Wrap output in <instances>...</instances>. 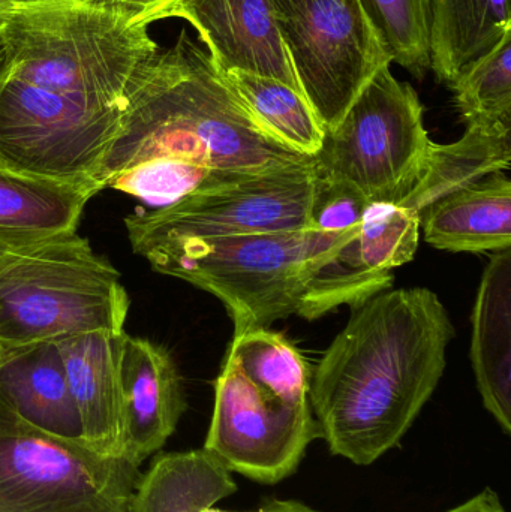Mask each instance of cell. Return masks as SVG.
Wrapping results in <instances>:
<instances>
[{
  "mask_svg": "<svg viewBox=\"0 0 511 512\" xmlns=\"http://www.w3.org/2000/svg\"><path fill=\"white\" fill-rule=\"evenodd\" d=\"M315 164L270 137L185 30L135 77L93 180L167 207L198 192Z\"/></svg>",
  "mask_w": 511,
  "mask_h": 512,
  "instance_id": "cell-1",
  "label": "cell"
},
{
  "mask_svg": "<svg viewBox=\"0 0 511 512\" xmlns=\"http://www.w3.org/2000/svg\"><path fill=\"white\" fill-rule=\"evenodd\" d=\"M453 337L428 288L386 289L353 307L309 385L330 453L369 466L398 447L437 390Z\"/></svg>",
  "mask_w": 511,
  "mask_h": 512,
  "instance_id": "cell-2",
  "label": "cell"
},
{
  "mask_svg": "<svg viewBox=\"0 0 511 512\" xmlns=\"http://www.w3.org/2000/svg\"><path fill=\"white\" fill-rule=\"evenodd\" d=\"M0 29L9 74L111 110L125 108L135 77L161 50L149 24L95 0L12 5Z\"/></svg>",
  "mask_w": 511,
  "mask_h": 512,
  "instance_id": "cell-3",
  "label": "cell"
},
{
  "mask_svg": "<svg viewBox=\"0 0 511 512\" xmlns=\"http://www.w3.org/2000/svg\"><path fill=\"white\" fill-rule=\"evenodd\" d=\"M128 310L119 271L77 231L0 255V346L122 333Z\"/></svg>",
  "mask_w": 511,
  "mask_h": 512,
  "instance_id": "cell-4",
  "label": "cell"
},
{
  "mask_svg": "<svg viewBox=\"0 0 511 512\" xmlns=\"http://www.w3.org/2000/svg\"><path fill=\"white\" fill-rule=\"evenodd\" d=\"M153 270L222 301L234 334L299 312L306 286V228L156 243L134 249Z\"/></svg>",
  "mask_w": 511,
  "mask_h": 512,
  "instance_id": "cell-5",
  "label": "cell"
},
{
  "mask_svg": "<svg viewBox=\"0 0 511 512\" xmlns=\"http://www.w3.org/2000/svg\"><path fill=\"white\" fill-rule=\"evenodd\" d=\"M431 144L419 95L387 65L341 122L324 131L315 170L318 177L353 186L369 203L399 204L419 180Z\"/></svg>",
  "mask_w": 511,
  "mask_h": 512,
  "instance_id": "cell-6",
  "label": "cell"
},
{
  "mask_svg": "<svg viewBox=\"0 0 511 512\" xmlns=\"http://www.w3.org/2000/svg\"><path fill=\"white\" fill-rule=\"evenodd\" d=\"M140 466L18 417L0 397V512H129Z\"/></svg>",
  "mask_w": 511,
  "mask_h": 512,
  "instance_id": "cell-7",
  "label": "cell"
},
{
  "mask_svg": "<svg viewBox=\"0 0 511 512\" xmlns=\"http://www.w3.org/2000/svg\"><path fill=\"white\" fill-rule=\"evenodd\" d=\"M303 95L324 131L341 122L389 53L359 0H272Z\"/></svg>",
  "mask_w": 511,
  "mask_h": 512,
  "instance_id": "cell-8",
  "label": "cell"
},
{
  "mask_svg": "<svg viewBox=\"0 0 511 512\" xmlns=\"http://www.w3.org/2000/svg\"><path fill=\"white\" fill-rule=\"evenodd\" d=\"M315 164L260 174L126 216L132 251L156 243L309 228Z\"/></svg>",
  "mask_w": 511,
  "mask_h": 512,
  "instance_id": "cell-9",
  "label": "cell"
},
{
  "mask_svg": "<svg viewBox=\"0 0 511 512\" xmlns=\"http://www.w3.org/2000/svg\"><path fill=\"white\" fill-rule=\"evenodd\" d=\"M123 110L96 107L8 74L0 83V162L51 179L93 180Z\"/></svg>",
  "mask_w": 511,
  "mask_h": 512,
  "instance_id": "cell-10",
  "label": "cell"
},
{
  "mask_svg": "<svg viewBox=\"0 0 511 512\" xmlns=\"http://www.w3.org/2000/svg\"><path fill=\"white\" fill-rule=\"evenodd\" d=\"M318 438L311 403L293 405L261 390L225 358L204 450L228 471L261 484L279 483L297 471Z\"/></svg>",
  "mask_w": 511,
  "mask_h": 512,
  "instance_id": "cell-11",
  "label": "cell"
},
{
  "mask_svg": "<svg viewBox=\"0 0 511 512\" xmlns=\"http://www.w3.org/2000/svg\"><path fill=\"white\" fill-rule=\"evenodd\" d=\"M164 18L188 21L222 72H252L302 92L272 0H176L162 12Z\"/></svg>",
  "mask_w": 511,
  "mask_h": 512,
  "instance_id": "cell-12",
  "label": "cell"
},
{
  "mask_svg": "<svg viewBox=\"0 0 511 512\" xmlns=\"http://www.w3.org/2000/svg\"><path fill=\"white\" fill-rule=\"evenodd\" d=\"M122 385L123 457L141 466L164 448L185 414L182 375L167 348L126 334Z\"/></svg>",
  "mask_w": 511,
  "mask_h": 512,
  "instance_id": "cell-13",
  "label": "cell"
},
{
  "mask_svg": "<svg viewBox=\"0 0 511 512\" xmlns=\"http://www.w3.org/2000/svg\"><path fill=\"white\" fill-rule=\"evenodd\" d=\"M126 333L80 334L59 340L83 441L104 456L123 457L122 351Z\"/></svg>",
  "mask_w": 511,
  "mask_h": 512,
  "instance_id": "cell-14",
  "label": "cell"
},
{
  "mask_svg": "<svg viewBox=\"0 0 511 512\" xmlns=\"http://www.w3.org/2000/svg\"><path fill=\"white\" fill-rule=\"evenodd\" d=\"M0 397L36 429L83 439L80 414L56 342L0 346Z\"/></svg>",
  "mask_w": 511,
  "mask_h": 512,
  "instance_id": "cell-15",
  "label": "cell"
},
{
  "mask_svg": "<svg viewBox=\"0 0 511 512\" xmlns=\"http://www.w3.org/2000/svg\"><path fill=\"white\" fill-rule=\"evenodd\" d=\"M93 180H60L14 170L0 162V245L20 248L75 233Z\"/></svg>",
  "mask_w": 511,
  "mask_h": 512,
  "instance_id": "cell-16",
  "label": "cell"
},
{
  "mask_svg": "<svg viewBox=\"0 0 511 512\" xmlns=\"http://www.w3.org/2000/svg\"><path fill=\"white\" fill-rule=\"evenodd\" d=\"M471 363L483 405L511 433V249L489 259L473 310Z\"/></svg>",
  "mask_w": 511,
  "mask_h": 512,
  "instance_id": "cell-17",
  "label": "cell"
},
{
  "mask_svg": "<svg viewBox=\"0 0 511 512\" xmlns=\"http://www.w3.org/2000/svg\"><path fill=\"white\" fill-rule=\"evenodd\" d=\"M429 245L449 252L511 248V182L495 173L432 204L422 216Z\"/></svg>",
  "mask_w": 511,
  "mask_h": 512,
  "instance_id": "cell-18",
  "label": "cell"
},
{
  "mask_svg": "<svg viewBox=\"0 0 511 512\" xmlns=\"http://www.w3.org/2000/svg\"><path fill=\"white\" fill-rule=\"evenodd\" d=\"M359 230L306 228V286L297 315L314 321L344 304L353 309L392 288V273H377L363 264Z\"/></svg>",
  "mask_w": 511,
  "mask_h": 512,
  "instance_id": "cell-19",
  "label": "cell"
},
{
  "mask_svg": "<svg viewBox=\"0 0 511 512\" xmlns=\"http://www.w3.org/2000/svg\"><path fill=\"white\" fill-rule=\"evenodd\" d=\"M511 126L467 125L464 137L452 144H431L425 168L401 206L420 221L426 210L468 186L509 170Z\"/></svg>",
  "mask_w": 511,
  "mask_h": 512,
  "instance_id": "cell-20",
  "label": "cell"
},
{
  "mask_svg": "<svg viewBox=\"0 0 511 512\" xmlns=\"http://www.w3.org/2000/svg\"><path fill=\"white\" fill-rule=\"evenodd\" d=\"M231 474L204 448L155 454L135 486L129 512H203L237 492Z\"/></svg>",
  "mask_w": 511,
  "mask_h": 512,
  "instance_id": "cell-21",
  "label": "cell"
},
{
  "mask_svg": "<svg viewBox=\"0 0 511 512\" xmlns=\"http://www.w3.org/2000/svg\"><path fill=\"white\" fill-rule=\"evenodd\" d=\"M510 32L509 0H431V69L450 84Z\"/></svg>",
  "mask_w": 511,
  "mask_h": 512,
  "instance_id": "cell-22",
  "label": "cell"
},
{
  "mask_svg": "<svg viewBox=\"0 0 511 512\" xmlns=\"http://www.w3.org/2000/svg\"><path fill=\"white\" fill-rule=\"evenodd\" d=\"M258 125L278 143L299 155L315 158L324 128L300 90L264 75L224 72Z\"/></svg>",
  "mask_w": 511,
  "mask_h": 512,
  "instance_id": "cell-23",
  "label": "cell"
},
{
  "mask_svg": "<svg viewBox=\"0 0 511 512\" xmlns=\"http://www.w3.org/2000/svg\"><path fill=\"white\" fill-rule=\"evenodd\" d=\"M228 360L261 390L293 403H309L311 369L296 346L269 328L234 334Z\"/></svg>",
  "mask_w": 511,
  "mask_h": 512,
  "instance_id": "cell-24",
  "label": "cell"
},
{
  "mask_svg": "<svg viewBox=\"0 0 511 512\" xmlns=\"http://www.w3.org/2000/svg\"><path fill=\"white\" fill-rule=\"evenodd\" d=\"M467 125L511 126V32L450 83Z\"/></svg>",
  "mask_w": 511,
  "mask_h": 512,
  "instance_id": "cell-25",
  "label": "cell"
},
{
  "mask_svg": "<svg viewBox=\"0 0 511 512\" xmlns=\"http://www.w3.org/2000/svg\"><path fill=\"white\" fill-rule=\"evenodd\" d=\"M390 60L417 78L431 69V0H359Z\"/></svg>",
  "mask_w": 511,
  "mask_h": 512,
  "instance_id": "cell-26",
  "label": "cell"
},
{
  "mask_svg": "<svg viewBox=\"0 0 511 512\" xmlns=\"http://www.w3.org/2000/svg\"><path fill=\"white\" fill-rule=\"evenodd\" d=\"M420 228L419 215L401 204L369 203L357 236L363 264L377 273H392L393 268L413 261Z\"/></svg>",
  "mask_w": 511,
  "mask_h": 512,
  "instance_id": "cell-27",
  "label": "cell"
},
{
  "mask_svg": "<svg viewBox=\"0 0 511 512\" xmlns=\"http://www.w3.org/2000/svg\"><path fill=\"white\" fill-rule=\"evenodd\" d=\"M368 204L353 186L318 177L309 228L332 233L357 230Z\"/></svg>",
  "mask_w": 511,
  "mask_h": 512,
  "instance_id": "cell-28",
  "label": "cell"
},
{
  "mask_svg": "<svg viewBox=\"0 0 511 512\" xmlns=\"http://www.w3.org/2000/svg\"><path fill=\"white\" fill-rule=\"evenodd\" d=\"M95 2L104 3L116 11L123 12L128 17L135 20L144 21L152 24L161 20L162 12L173 5L176 0H95Z\"/></svg>",
  "mask_w": 511,
  "mask_h": 512,
  "instance_id": "cell-29",
  "label": "cell"
},
{
  "mask_svg": "<svg viewBox=\"0 0 511 512\" xmlns=\"http://www.w3.org/2000/svg\"><path fill=\"white\" fill-rule=\"evenodd\" d=\"M446 512H507L501 504L500 496L492 489H485L464 504Z\"/></svg>",
  "mask_w": 511,
  "mask_h": 512,
  "instance_id": "cell-30",
  "label": "cell"
},
{
  "mask_svg": "<svg viewBox=\"0 0 511 512\" xmlns=\"http://www.w3.org/2000/svg\"><path fill=\"white\" fill-rule=\"evenodd\" d=\"M249 512H318L308 505L299 501H290V499H270L264 502L261 507L255 511Z\"/></svg>",
  "mask_w": 511,
  "mask_h": 512,
  "instance_id": "cell-31",
  "label": "cell"
},
{
  "mask_svg": "<svg viewBox=\"0 0 511 512\" xmlns=\"http://www.w3.org/2000/svg\"><path fill=\"white\" fill-rule=\"evenodd\" d=\"M11 71V54H9L8 44H6L5 36L0 29V83L8 77Z\"/></svg>",
  "mask_w": 511,
  "mask_h": 512,
  "instance_id": "cell-32",
  "label": "cell"
},
{
  "mask_svg": "<svg viewBox=\"0 0 511 512\" xmlns=\"http://www.w3.org/2000/svg\"><path fill=\"white\" fill-rule=\"evenodd\" d=\"M12 5H27V3L53 2V0H6Z\"/></svg>",
  "mask_w": 511,
  "mask_h": 512,
  "instance_id": "cell-33",
  "label": "cell"
},
{
  "mask_svg": "<svg viewBox=\"0 0 511 512\" xmlns=\"http://www.w3.org/2000/svg\"><path fill=\"white\" fill-rule=\"evenodd\" d=\"M9 6H12V3L6 2V0H0V14H2L5 9H8Z\"/></svg>",
  "mask_w": 511,
  "mask_h": 512,
  "instance_id": "cell-34",
  "label": "cell"
},
{
  "mask_svg": "<svg viewBox=\"0 0 511 512\" xmlns=\"http://www.w3.org/2000/svg\"><path fill=\"white\" fill-rule=\"evenodd\" d=\"M203 512H231V511H222L218 510V508H207V510H204Z\"/></svg>",
  "mask_w": 511,
  "mask_h": 512,
  "instance_id": "cell-35",
  "label": "cell"
},
{
  "mask_svg": "<svg viewBox=\"0 0 511 512\" xmlns=\"http://www.w3.org/2000/svg\"><path fill=\"white\" fill-rule=\"evenodd\" d=\"M6 249H8V248H5V246L0 245V255H2L3 252L6 251Z\"/></svg>",
  "mask_w": 511,
  "mask_h": 512,
  "instance_id": "cell-36",
  "label": "cell"
},
{
  "mask_svg": "<svg viewBox=\"0 0 511 512\" xmlns=\"http://www.w3.org/2000/svg\"><path fill=\"white\" fill-rule=\"evenodd\" d=\"M249 512V511H248Z\"/></svg>",
  "mask_w": 511,
  "mask_h": 512,
  "instance_id": "cell-37",
  "label": "cell"
}]
</instances>
